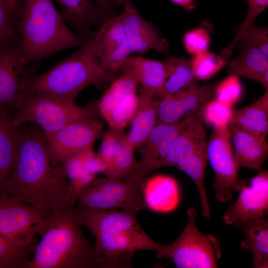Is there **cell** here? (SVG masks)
<instances>
[{
    "label": "cell",
    "mask_w": 268,
    "mask_h": 268,
    "mask_svg": "<svg viewBox=\"0 0 268 268\" xmlns=\"http://www.w3.org/2000/svg\"><path fill=\"white\" fill-rule=\"evenodd\" d=\"M17 137L16 161L2 193L34 207L51 222L72 212L76 201L70 183L62 165L51 162L45 132L26 122L17 126Z\"/></svg>",
    "instance_id": "cell-1"
},
{
    "label": "cell",
    "mask_w": 268,
    "mask_h": 268,
    "mask_svg": "<svg viewBox=\"0 0 268 268\" xmlns=\"http://www.w3.org/2000/svg\"><path fill=\"white\" fill-rule=\"evenodd\" d=\"M99 64L115 73L133 53L119 15L104 21L92 34Z\"/></svg>",
    "instance_id": "cell-14"
},
{
    "label": "cell",
    "mask_w": 268,
    "mask_h": 268,
    "mask_svg": "<svg viewBox=\"0 0 268 268\" xmlns=\"http://www.w3.org/2000/svg\"><path fill=\"white\" fill-rule=\"evenodd\" d=\"M228 126L266 139L268 133V90L251 105L233 110Z\"/></svg>",
    "instance_id": "cell-22"
},
{
    "label": "cell",
    "mask_w": 268,
    "mask_h": 268,
    "mask_svg": "<svg viewBox=\"0 0 268 268\" xmlns=\"http://www.w3.org/2000/svg\"><path fill=\"white\" fill-rule=\"evenodd\" d=\"M138 103L139 97L136 92L133 93L125 98L106 120L109 130L116 134H124L125 128L131 123Z\"/></svg>",
    "instance_id": "cell-31"
},
{
    "label": "cell",
    "mask_w": 268,
    "mask_h": 268,
    "mask_svg": "<svg viewBox=\"0 0 268 268\" xmlns=\"http://www.w3.org/2000/svg\"><path fill=\"white\" fill-rule=\"evenodd\" d=\"M242 91L239 77L229 75L215 88V99L232 107L240 99Z\"/></svg>",
    "instance_id": "cell-34"
},
{
    "label": "cell",
    "mask_w": 268,
    "mask_h": 268,
    "mask_svg": "<svg viewBox=\"0 0 268 268\" xmlns=\"http://www.w3.org/2000/svg\"><path fill=\"white\" fill-rule=\"evenodd\" d=\"M99 8L104 21L109 19L114 15V4L113 0H93Z\"/></svg>",
    "instance_id": "cell-40"
},
{
    "label": "cell",
    "mask_w": 268,
    "mask_h": 268,
    "mask_svg": "<svg viewBox=\"0 0 268 268\" xmlns=\"http://www.w3.org/2000/svg\"><path fill=\"white\" fill-rule=\"evenodd\" d=\"M207 158L214 173V189L217 200L225 202L239 191L240 168L233 147L228 126L213 128L207 142Z\"/></svg>",
    "instance_id": "cell-10"
},
{
    "label": "cell",
    "mask_w": 268,
    "mask_h": 268,
    "mask_svg": "<svg viewBox=\"0 0 268 268\" xmlns=\"http://www.w3.org/2000/svg\"><path fill=\"white\" fill-rule=\"evenodd\" d=\"M214 86L209 84L199 86L196 84L178 92L158 99L157 122L174 124L185 117L202 113L210 100Z\"/></svg>",
    "instance_id": "cell-15"
},
{
    "label": "cell",
    "mask_w": 268,
    "mask_h": 268,
    "mask_svg": "<svg viewBox=\"0 0 268 268\" xmlns=\"http://www.w3.org/2000/svg\"><path fill=\"white\" fill-rule=\"evenodd\" d=\"M127 0H113L114 5H120L124 4Z\"/></svg>",
    "instance_id": "cell-43"
},
{
    "label": "cell",
    "mask_w": 268,
    "mask_h": 268,
    "mask_svg": "<svg viewBox=\"0 0 268 268\" xmlns=\"http://www.w3.org/2000/svg\"><path fill=\"white\" fill-rule=\"evenodd\" d=\"M135 72L140 85V95L156 98L165 81L166 76L163 62L138 56H130L121 67L120 72L127 68Z\"/></svg>",
    "instance_id": "cell-21"
},
{
    "label": "cell",
    "mask_w": 268,
    "mask_h": 268,
    "mask_svg": "<svg viewBox=\"0 0 268 268\" xmlns=\"http://www.w3.org/2000/svg\"><path fill=\"white\" fill-rule=\"evenodd\" d=\"M97 118V113L91 106H81L74 101L24 92L14 106L11 122L14 126L32 123L48 133L73 122Z\"/></svg>",
    "instance_id": "cell-7"
},
{
    "label": "cell",
    "mask_w": 268,
    "mask_h": 268,
    "mask_svg": "<svg viewBox=\"0 0 268 268\" xmlns=\"http://www.w3.org/2000/svg\"><path fill=\"white\" fill-rule=\"evenodd\" d=\"M60 8V13L66 23L86 40L92 34L90 27L104 21L102 13L93 0H55Z\"/></svg>",
    "instance_id": "cell-19"
},
{
    "label": "cell",
    "mask_w": 268,
    "mask_h": 268,
    "mask_svg": "<svg viewBox=\"0 0 268 268\" xmlns=\"http://www.w3.org/2000/svg\"><path fill=\"white\" fill-rule=\"evenodd\" d=\"M0 268H2L0 267Z\"/></svg>",
    "instance_id": "cell-44"
},
{
    "label": "cell",
    "mask_w": 268,
    "mask_h": 268,
    "mask_svg": "<svg viewBox=\"0 0 268 268\" xmlns=\"http://www.w3.org/2000/svg\"><path fill=\"white\" fill-rule=\"evenodd\" d=\"M90 148L71 156L61 165L69 183L77 179L87 170L85 161Z\"/></svg>",
    "instance_id": "cell-38"
},
{
    "label": "cell",
    "mask_w": 268,
    "mask_h": 268,
    "mask_svg": "<svg viewBox=\"0 0 268 268\" xmlns=\"http://www.w3.org/2000/svg\"><path fill=\"white\" fill-rule=\"evenodd\" d=\"M197 212L193 207L187 211L186 225L179 236L169 245L168 258L178 268H215L221 257L218 239L202 234L196 225Z\"/></svg>",
    "instance_id": "cell-9"
},
{
    "label": "cell",
    "mask_w": 268,
    "mask_h": 268,
    "mask_svg": "<svg viewBox=\"0 0 268 268\" xmlns=\"http://www.w3.org/2000/svg\"><path fill=\"white\" fill-rule=\"evenodd\" d=\"M16 27L20 57L25 64L81 47L86 41L69 29L53 0H22Z\"/></svg>",
    "instance_id": "cell-3"
},
{
    "label": "cell",
    "mask_w": 268,
    "mask_h": 268,
    "mask_svg": "<svg viewBox=\"0 0 268 268\" xmlns=\"http://www.w3.org/2000/svg\"><path fill=\"white\" fill-rule=\"evenodd\" d=\"M243 233L242 248L252 252V267L268 268V220L264 217L238 223L234 225Z\"/></svg>",
    "instance_id": "cell-23"
},
{
    "label": "cell",
    "mask_w": 268,
    "mask_h": 268,
    "mask_svg": "<svg viewBox=\"0 0 268 268\" xmlns=\"http://www.w3.org/2000/svg\"><path fill=\"white\" fill-rule=\"evenodd\" d=\"M125 134H116L109 130L103 135L100 148L97 154L104 163L105 171L119 150L122 139Z\"/></svg>",
    "instance_id": "cell-36"
},
{
    "label": "cell",
    "mask_w": 268,
    "mask_h": 268,
    "mask_svg": "<svg viewBox=\"0 0 268 268\" xmlns=\"http://www.w3.org/2000/svg\"><path fill=\"white\" fill-rule=\"evenodd\" d=\"M233 109L232 107L215 100H210L204 107L201 113L202 119L213 128L228 126Z\"/></svg>",
    "instance_id": "cell-33"
},
{
    "label": "cell",
    "mask_w": 268,
    "mask_h": 268,
    "mask_svg": "<svg viewBox=\"0 0 268 268\" xmlns=\"http://www.w3.org/2000/svg\"><path fill=\"white\" fill-rule=\"evenodd\" d=\"M102 133L98 118L73 122L55 132L45 133L51 162L60 166L71 156L93 147Z\"/></svg>",
    "instance_id": "cell-12"
},
{
    "label": "cell",
    "mask_w": 268,
    "mask_h": 268,
    "mask_svg": "<svg viewBox=\"0 0 268 268\" xmlns=\"http://www.w3.org/2000/svg\"><path fill=\"white\" fill-rule=\"evenodd\" d=\"M123 4L124 10L119 17L132 52L143 54L154 50L166 54L169 50L168 41L140 15L130 0Z\"/></svg>",
    "instance_id": "cell-17"
},
{
    "label": "cell",
    "mask_w": 268,
    "mask_h": 268,
    "mask_svg": "<svg viewBox=\"0 0 268 268\" xmlns=\"http://www.w3.org/2000/svg\"><path fill=\"white\" fill-rule=\"evenodd\" d=\"M11 17L16 21L22 3V0H4Z\"/></svg>",
    "instance_id": "cell-41"
},
{
    "label": "cell",
    "mask_w": 268,
    "mask_h": 268,
    "mask_svg": "<svg viewBox=\"0 0 268 268\" xmlns=\"http://www.w3.org/2000/svg\"><path fill=\"white\" fill-rule=\"evenodd\" d=\"M228 128L239 167L261 171L268 156V144L266 139L234 126H228Z\"/></svg>",
    "instance_id": "cell-20"
},
{
    "label": "cell",
    "mask_w": 268,
    "mask_h": 268,
    "mask_svg": "<svg viewBox=\"0 0 268 268\" xmlns=\"http://www.w3.org/2000/svg\"><path fill=\"white\" fill-rule=\"evenodd\" d=\"M114 73L99 63L92 35L80 49L30 80L25 92L74 101L83 89L112 81Z\"/></svg>",
    "instance_id": "cell-4"
},
{
    "label": "cell",
    "mask_w": 268,
    "mask_h": 268,
    "mask_svg": "<svg viewBox=\"0 0 268 268\" xmlns=\"http://www.w3.org/2000/svg\"><path fill=\"white\" fill-rule=\"evenodd\" d=\"M16 30V21L10 15L4 0H0V52L18 42Z\"/></svg>",
    "instance_id": "cell-35"
},
{
    "label": "cell",
    "mask_w": 268,
    "mask_h": 268,
    "mask_svg": "<svg viewBox=\"0 0 268 268\" xmlns=\"http://www.w3.org/2000/svg\"><path fill=\"white\" fill-rule=\"evenodd\" d=\"M248 8L246 18L241 25L238 34L246 27L253 24L256 18L262 12L268 5V0H246Z\"/></svg>",
    "instance_id": "cell-39"
},
{
    "label": "cell",
    "mask_w": 268,
    "mask_h": 268,
    "mask_svg": "<svg viewBox=\"0 0 268 268\" xmlns=\"http://www.w3.org/2000/svg\"><path fill=\"white\" fill-rule=\"evenodd\" d=\"M239 195L222 216L227 225L266 217L268 214V187L242 181Z\"/></svg>",
    "instance_id": "cell-18"
},
{
    "label": "cell",
    "mask_w": 268,
    "mask_h": 268,
    "mask_svg": "<svg viewBox=\"0 0 268 268\" xmlns=\"http://www.w3.org/2000/svg\"><path fill=\"white\" fill-rule=\"evenodd\" d=\"M210 43V37L202 28L191 30L184 37V44L186 51L192 54H197L207 51Z\"/></svg>",
    "instance_id": "cell-37"
},
{
    "label": "cell",
    "mask_w": 268,
    "mask_h": 268,
    "mask_svg": "<svg viewBox=\"0 0 268 268\" xmlns=\"http://www.w3.org/2000/svg\"><path fill=\"white\" fill-rule=\"evenodd\" d=\"M72 211L55 220L41 236L26 268H106Z\"/></svg>",
    "instance_id": "cell-5"
},
{
    "label": "cell",
    "mask_w": 268,
    "mask_h": 268,
    "mask_svg": "<svg viewBox=\"0 0 268 268\" xmlns=\"http://www.w3.org/2000/svg\"><path fill=\"white\" fill-rule=\"evenodd\" d=\"M38 243L24 245L0 234V266L2 268H26Z\"/></svg>",
    "instance_id": "cell-30"
},
{
    "label": "cell",
    "mask_w": 268,
    "mask_h": 268,
    "mask_svg": "<svg viewBox=\"0 0 268 268\" xmlns=\"http://www.w3.org/2000/svg\"><path fill=\"white\" fill-rule=\"evenodd\" d=\"M190 63L196 77L207 80L216 74L225 65L226 62L220 56L207 50L195 54Z\"/></svg>",
    "instance_id": "cell-32"
},
{
    "label": "cell",
    "mask_w": 268,
    "mask_h": 268,
    "mask_svg": "<svg viewBox=\"0 0 268 268\" xmlns=\"http://www.w3.org/2000/svg\"><path fill=\"white\" fill-rule=\"evenodd\" d=\"M131 123L129 134L127 135L129 142L137 147L144 140L157 122L158 99L142 95Z\"/></svg>",
    "instance_id": "cell-26"
},
{
    "label": "cell",
    "mask_w": 268,
    "mask_h": 268,
    "mask_svg": "<svg viewBox=\"0 0 268 268\" xmlns=\"http://www.w3.org/2000/svg\"><path fill=\"white\" fill-rule=\"evenodd\" d=\"M146 177L137 173L124 180L97 178L78 196V206L96 209H131L146 206L143 188Z\"/></svg>",
    "instance_id": "cell-8"
},
{
    "label": "cell",
    "mask_w": 268,
    "mask_h": 268,
    "mask_svg": "<svg viewBox=\"0 0 268 268\" xmlns=\"http://www.w3.org/2000/svg\"><path fill=\"white\" fill-rule=\"evenodd\" d=\"M185 117L174 124L156 122L144 140L137 147L140 159L137 172L146 177L153 171L164 167V163L175 139L182 130Z\"/></svg>",
    "instance_id": "cell-16"
},
{
    "label": "cell",
    "mask_w": 268,
    "mask_h": 268,
    "mask_svg": "<svg viewBox=\"0 0 268 268\" xmlns=\"http://www.w3.org/2000/svg\"><path fill=\"white\" fill-rule=\"evenodd\" d=\"M268 69V56L252 45L245 42L240 55L229 64V75H235L258 81Z\"/></svg>",
    "instance_id": "cell-27"
},
{
    "label": "cell",
    "mask_w": 268,
    "mask_h": 268,
    "mask_svg": "<svg viewBox=\"0 0 268 268\" xmlns=\"http://www.w3.org/2000/svg\"><path fill=\"white\" fill-rule=\"evenodd\" d=\"M134 148L125 134L122 139L119 150L104 173L105 177L114 180H124L138 173V161L134 157Z\"/></svg>",
    "instance_id": "cell-29"
},
{
    "label": "cell",
    "mask_w": 268,
    "mask_h": 268,
    "mask_svg": "<svg viewBox=\"0 0 268 268\" xmlns=\"http://www.w3.org/2000/svg\"><path fill=\"white\" fill-rule=\"evenodd\" d=\"M123 74L114 80L97 104L99 113L106 120L113 110L130 94L136 92L138 81L135 71L125 68Z\"/></svg>",
    "instance_id": "cell-24"
},
{
    "label": "cell",
    "mask_w": 268,
    "mask_h": 268,
    "mask_svg": "<svg viewBox=\"0 0 268 268\" xmlns=\"http://www.w3.org/2000/svg\"><path fill=\"white\" fill-rule=\"evenodd\" d=\"M131 209H96L75 207L72 214L96 239L95 246L106 268H133L135 251H154L160 258H168L169 245H161L142 229Z\"/></svg>",
    "instance_id": "cell-2"
},
{
    "label": "cell",
    "mask_w": 268,
    "mask_h": 268,
    "mask_svg": "<svg viewBox=\"0 0 268 268\" xmlns=\"http://www.w3.org/2000/svg\"><path fill=\"white\" fill-rule=\"evenodd\" d=\"M17 126L11 117L0 115V195L8 180L17 157Z\"/></svg>",
    "instance_id": "cell-25"
},
{
    "label": "cell",
    "mask_w": 268,
    "mask_h": 268,
    "mask_svg": "<svg viewBox=\"0 0 268 268\" xmlns=\"http://www.w3.org/2000/svg\"><path fill=\"white\" fill-rule=\"evenodd\" d=\"M52 223L34 207L0 195V234L3 237L24 245L37 244L35 235H43Z\"/></svg>",
    "instance_id": "cell-11"
},
{
    "label": "cell",
    "mask_w": 268,
    "mask_h": 268,
    "mask_svg": "<svg viewBox=\"0 0 268 268\" xmlns=\"http://www.w3.org/2000/svg\"><path fill=\"white\" fill-rule=\"evenodd\" d=\"M185 119L184 127L169 151L164 167H176L192 179L200 195L202 214L209 219L210 208L204 183L207 161V141L201 114Z\"/></svg>",
    "instance_id": "cell-6"
},
{
    "label": "cell",
    "mask_w": 268,
    "mask_h": 268,
    "mask_svg": "<svg viewBox=\"0 0 268 268\" xmlns=\"http://www.w3.org/2000/svg\"><path fill=\"white\" fill-rule=\"evenodd\" d=\"M17 44L0 52V115L11 118L16 102L34 76L21 60Z\"/></svg>",
    "instance_id": "cell-13"
},
{
    "label": "cell",
    "mask_w": 268,
    "mask_h": 268,
    "mask_svg": "<svg viewBox=\"0 0 268 268\" xmlns=\"http://www.w3.org/2000/svg\"><path fill=\"white\" fill-rule=\"evenodd\" d=\"M163 63L166 78L158 95L159 98L172 95L196 84L198 79L195 75L190 61L188 59L168 56Z\"/></svg>",
    "instance_id": "cell-28"
},
{
    "label": "cell",
    "mask_w": 268,
    "mask_h": 268,
    "mask_svg": "<svg viewBox=\"0 0 268 268\" xmlns=\"http://www.w3.org/2000/svg\"><path fill=\"white\" fill-rule=\"evenodd\" d=\"M174 2L182 5L183 6H187L189 5L192 1V0H171Z\"/></svg>",
    "instance_id": "cell-42"
}]
</instances>
